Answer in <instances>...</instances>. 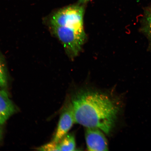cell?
<instances>
[{"instance_id":"7a4b0ae2","label":"cell","mask_w":151,"mask_h":151,"mask_svg":"<svg viewBox=\"0 0 151 151\" xmlns=\"http://www.w3.org/2000/svg\"><path fill=\"white\" fill-rule=\"evenodd\" d=\"M52 33L62 43L68 56L71 59L78 56L86 42L84 28L73 25H50Z\"/></svg>"},{"instance_id":"8fae6325","label":"cell","mask_w":151,"mask_h":151,"mask_svg":"<svg viewBox=\"0 0 151 151\" xmlns=\"http://www.w3.org/2000/svg\"><path fill=\"white\" fill-rule=\"evenodd\" d=\"M2 135V131L1 128H0V139H1Z\"/></svg>"},{"instance_id":"3957f363","label":"cell","mask_w":151,"mask_h":151,"mask_svg":"<svg viewBox=\"0 0 151 151\" xmlns=\"http://www.w3.org/2000/svg\"><path fill=\"white\" fill-rule=\"evenodd\" d=\"M85 137L88 150L91 151L108 150V143L101 130L95 128H87Z\"/></svg>"},{"instance_id":"ba28073f","label":"cell","mask_w":151,"mask_h":151,"mask_svg":"<svg viewBox=\"0 0 151 151\" xmlns=\"http://www.w3.org/2000/svg\"><path fill=\"white\" fill-rule=\"evenodd\" d=\"M141 29L148 37L151 50V19L143 17Z\"/></svg>"},{"instance_id":"52a82bcc","label":"cell","mask_w":151,"mask_h":151,"mask_svg":"<svg viewBox=\"0 0 151 151\" xmlns=\"http://www.w3.org/2000/svg\"><path fill=\"white\" fill-rule=\"evenodd\" d=\"M7 82L6 67L3 57L0 54V87L2 88H6Z\"/></svg>"},{"instance_id":"5b68a950","label":"cell","mask_w":151,"mask_h":151,"mask_svg":"<svg viewBox=\"0 0 151 151\" xmlns=\"http://www.w3.org/2000/svg\"><path fill=\"white\" fill-rule=\"evenodd\" d=\"M15 111L14 104L5 91L0 90V124H4Z\"/></svg>"},{"instance_id":"8992f818","label":"cell","mask_w":151,"mask_h":151,"mask_svg":"<svg viewBox=\"0 0 151 151\" xmlns=\"http://www.w3.org/2000/svg\"><path fill=\"white\" fill-rule=\"evenodd\" d=\"M47 148L49 151L75 150L76 142L74 136L67 134L58 142L52 141L48 143Z\"/></svg>"},{"instance_id":"6da1fadb","label":"cell","mask_w":151,"mask_h":151,"mask_svg":"<svg viewBox=\"0 0 151 151\" xmlns=\"http://www.w3.org/2000/svg\"><path fill=\"white\" fill-rule=\"evenodd\" d=\"M71 103L75 122L86 128H99L108 135L112 131L120 108L107 94L80 90L73 96Z\"/></svg>"},{"instance_id":"9c48e42d","label":"cell","mask_w":151,"mask_h":151,"mask_svg":"<svg viewBox=\"0 0 151 151\" xmlns=\"http://www.w3.org/2000/svg\"><path fill=\"white\" fill-rule=\"evenodd\" d=\"M144 17L151 19V6L145 10Z\"/></svg>"},{"instance_id":"30bf717a","label":"cell","mask_w":151,"mask_h":151,"mask_svg":"<svg viewBox=\"0 0 151 151\" xmlns=\"http://www.w3.org/2000/svg\"><path fill=\"white\" fill-rule=\"evenodd\" d=\"M90 0H78V4H84Z\"/></svg>"},{"instance_id":"277c9868","label":"cell","mask_w":151,"mask_h":151,"mask_svg":"<svg viewBox=\"0 0 151 151\" xmlns=\"http://www.w3.org/2000/svg\"><path fill=\"white\" fill-rule=\"evenodd\" d=\"M75 122L71 103L63 109L60 116L57 129L52 141L57 142L67 134Z\"/></svg>"}]
</instances>
